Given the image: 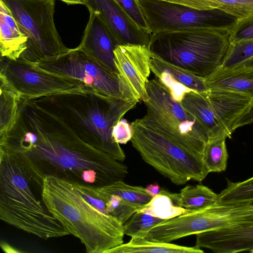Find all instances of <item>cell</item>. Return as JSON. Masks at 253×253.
<instances>
[{"mask_svg": "<svg viewBox=\"0 0 253 253\" xmlns=\"http://www.w3.org/2000/svg\"><path fill=\"white\" fill-rule=\"evenodd\" d=\"M10 149L44 177L99 187L123 180L128 174L126 165L85 142L64 121L40 107L21 117Z\"/></svg>", "mask_w": 253, "mask_h": 253, "instance_id": "obj_1", "label": "cell"}, {"mask_svg": "<svg viewBox=\"0 0 253 253\" xmlns=\"http://www.w3.org/2000/svg\"><path fill=\"white\" fill-rule=\"evenodd\" d=\"M44 178L22 155L0 149V219L45 240L70 234L43 202Z\"/></svg>", "mask_w": 253, "mask_h": 253, "instance_id": "obj_2", "label": "cell"}, {"mask_svg": "<svg viewBox=\"0 0 253 253\" xmlns=\"http://www.w3.org/2000/svg\"><path fill=\"white\" fill-rule=\"evenodd\" d=\"M84 89L32 99L64 121L84 141L124 162L125 153L114 140L112 129L138 102Z\"/></svg>", "mask_w": 253, "mask_h": 253, "instance_id": "obj_3", "label": "cell"}, {"mask_svg": "<svg viewBox=\"0 0 253 253\" xmlns=\"http://www.w3.org/2000/svg\"><path fill=\"white\" fill-rule=\"evenodd\" d=\"M43 202L52 215L84 245L87 253H106L123 243V224L89 203L68 180L43 179Z\"/></svg>", "mask_w": 253, "mask_h": 253, "instance_id": "obj_4", "label": "cell"}, {"mask_svg": "<svg viewBox=\"0 0 253 253\" xmlns=\"http://www.w3.org/2000/svg\"><path fill=\"white\" fill-rule=\"evenodd\" d=\"M229 45V29L189 28L152 33L148 47L165 60L206 79L220 67Z\"/></svg>", "mask_w": 253, "mask_h": 253, "instance_id": "obj_5", "label": "cell"}, {"mask_svg": "<svg viewBox=\"0 0 253 253\" xmlns=\"http://www.w3.org/2000/svg\"><path fill=\"white\" fill-rule=\"evenodd\" d=\"M131 142L142 159L177 185L192 179L202 182L209 173L203 156L143 124L131 123Z\"/></svg>", "mask_w": 253, "mask_h": 253, "instance_id": "obj_6", "label": "cell"}, {"mask_svg": "<svg viewBox=\"0 0 253 253\" xmlns=\"http://www.w3.org/2000/svg\"><path fill=\"white\" fill-rule=\"evenodd\" d=\"M149 98L145 115L139 120L191 151L202 156L208 136L196 119L173 99L157 77L147 84Z\"/></svg>", "mask_w": 253, "mask_h": 253, "instance_id": "obj_7", "label": "cell"}, {"mask_svg": "<svg viewBox=\"0 0 253 253\" xmlns=\"http://www.w3.org/2000/svg\"><path fill=\"white\" fill-rule=\"evenodd\" d=\"M253 223V205L241 203H219L197 211H188L165 220L146 232L143 238L170 243L187 236L234 228Z\"/></svg>", "mask_w": 253, "mask_h": 253, "instance_id": "obj_8", "label": "cell"}, {"mask_svg": "<svg viewBox=\"0 0 253 253\" xmlns=\"http://www.w3.org/2000/svg\"><path fill=\"white\" fill-rule=\"evenodd\" d=\"M0 0L27 37V49L20 59L35 62L70 50L63 43L55 25V0Z\"/></svg>", "mask_w": 253, "mask_h": 253, "instance_id": "obj_9", "label": "cell"}, {"mask_svg": "<svg viewBox=\"0 0 253 253\" xmlns=\"http://www.w3.org/2000/svg\"><path fill=\"white\" fill-rule=\"evenodd\" d=\"M26 61L39 71L78 81L84 87L102 94L135 100L118 73L103 66L78 47L57 56L35 62Z\"/></svg>", "mask_w": 253, "mask_h": 253, "instance_id": "obj_10", "label": "cell"}, {"mask_svg": "<svg viewBox=\"0 0 253 253\" xmlns=\"http://www.w3.org/2000/svg\"><path fill=\"white\" fill-rule=\"evenodd\" d=\"M152 34L189 28L230 29L238 20L218 8L201 10L160 0H137Z\"/></svg>", "mask_w": 253, "mask_h": 253, "instance_id": "obj_11", "label": "cell"}, {"mask_svg": "<svg viewBox=\"0 0 253 253\" xmlns=\"http://www.w3.org/2000/svg\"><path fill=\"white\" fill-rule=\"evenodd\" d=\"M0 80L20 97L35 98L54 94L84 91L83 84L39 71L26 61L0 57Z\"/></svg>", "mask_w": 253, "mask_h": 253, "instance_id": "obj_12", "label": "cell"}, {"mask_svg": "<svg viewBox=\"0 0 253 253\" xmlns=\"http://www.w3.org/2000/svg\"><path fill=\"white\" fill-rule=\"evenodd\" d=\"M114 52L116 68L122 84L137 101H147L152 53L149 47L138 44L118 45Z\"/></svg>", "mask_w": 253, "mask_h": 253, "instance_id": "obj_13", "label": "cell"}, {"mask_svg": "<svg viewBox=\"0 0 253 253\" xmlns=\"http://www.w3.org/2000/svg\"><path fill=\"white\" fill-rule=\"evenodd\" d=\"M84 5L102 19L120 45L148 46L152 33L135 23L115 0H85Z\"/></svg>", "mask_w": 253, "mask_h": 253, "instance_id": "obj_14", "label": "cell"}, {"mask_svg": "<svg viewBox=\"0 0 253 253\" xmlns=\"http://www.w3.org/2000/svg\"><path fill=\"white\" fill-rule=\"evenodd\" d=\"M89 13L84 36L77 47L103 66L118 73L114 51L120 44L102 19L92 11Z\"/></svg>", "mask_w": 253, "mask_h": 253, "instance_id": "obj_15", "label": "cell"}, {"mask_svg": "<svg viewBox=\"0 0 253 253\" xmlns=\"http://www.w3.org/2000/svg\"><path fill=\"white\" fill-rule=\"evenodd\" d=\"M150 67L155 77L168 88L173 99L180 103L187 92H205L209 90L205 78L196 76L153 53Z\"/></svg>", "mask_w": 253, "mask_h": 253, "instance_id": "obj_16", "label": "cell"}, {"mask_svg": "<svg viewBox=\"0 0 253 253\" xmlns=\"http://www.w3.org/2000/svg\"><path fill=\"white\" fill-rule=\"evenodd\" d=\"M195 246L216 253H251L253 250V223L196 234Z\"/></svg>", "mask_w": 253, "mask_h": 253, "instance_id": "obj_17", "label": "cell"}, {"mask_svg": "<svg viewBox=\"0 0 253 253\" xmlns=\"http://www.w3.org/2000/svg\"><path fill=\"white\" fill-rule=\"evenodd\" d=\"M207 92H187L180 103L196 119L206 133L208 139L218 136L231 137L213 114L207 97Z\"/></svg>", "mask_w": 253, "mask_h": 253, "instance_id": "obj_18", "label": "cell"}, {"mask_svg": "<svg viewBox=\"0 0 253 253\" xmlns=\"http://www.w3.org/2000/svg\"><path fill=\"white\" fill-rule=\"evenodd\" d=\"M27 37L21 32L15 19L0 0V57L16 60L27 49Z\"/></svg>", "mask_w": 253, "mask_h": 253, "instance_id": "obj_19", "label": "cell"}, {"mask_svg": "<svg viewBox=\"0 0 253 253\" xmlns=\"http://www.w3.org/2000/svg\"><path fill=\"white\" fill-rule=\"evenodd\" d=\"M205 81L209 88L230 90L253 97V67L216 70Z\"/></svg>", "mask_w": 253, "mask_h": 253, "instance_id": "obj_20", "label": "cell"}, {"mask_svg": "<svg viewBox=\"0 0 253 253\" xmlns=\"http://www.w3.org/2000/svg\"><path fill=\"white\" fill-rule=\"evenodd\" d=\"M163 189L175 205L190 211L203 209L218 201V194L202 184L188 185L179 193Z\"/></svg>", "mask_w": 253, "mask_h": 253, "instance_id": "obj_21", "label": "cell"}, {"mask_svg": "<svg viewBox=\"0 0 253 253\" xmlns=\"http://www.w3.org/2000/svg\"><path fill=\"white\" fill-rule=\"evenodd\" d=\"M203 253L196 247L180 246L170 243L149 241L143 238L132 237L129 242L112 248L106 253Z\"/></svg>", "mask_w": 253, "mask_h": 253, "instance_id": "obj_22", "label": "cell"}, {"mask_svg": "<svg viewBox=\"0 0 253 253\" xmlns=\"http://www.w3.org/2000/svg\"><path fill=\"white\" fill-rule=\"evenodd\" d=\"M225 136L208 139L203 155V161L209 172H221L227 168L228 154Z\"/></svg>", "mask_w": 253, "mask_h": 253, "instance_id": "obj_23", "label": "cell"}, {"mask_svg": "<svg viewBox=\"0 0 253 253\" xmlns=\"http://www.w3.org/2000/svg\"><path fill=\"white\" fill-rule=\"evenodd\" d=\"M98 189L108 195H116L129 203L142 208L152 199L145 188L132 186L120 180L109 185L98 187Z\"/></svg>", "mask_w": 253, "mask_h": 253, "instance_id": "obj_24", "label": "cell"}, {"mask_svg": "<svg viewBox=\"0 0 253 253\" xmlns=\"http://www.w3.org/2000/svg\"><path fill=\"white\" fill-rule=\"evenodd\" d=\"M187 211V210L175 205L162 189L158 195L152 197L148 204L137 211L167 220L182 214Z\"/></svg>", "mask_w": 253, "mask_h": 253, "instance_id": "obj_25", "label": "cell"}, {"mask_svg": "<svg viewBox=\"0 0 253 253\" xmlns=\"http://www.w3.org/2000/svg\"><path fill=\"white\" fill-rule=\"evenodd\" d=\"M0 135L14 124L17 115L19 95L0 81Z\"/></svg>", "mask_w": 253, "mask_h": 253, "instance_id": "obj_26", "label": "cell"}, {"mask_svg": "<svg viewBox=\"0 0 253 253\" xmlns=\"http://www.w3.org/2000/svg\"><path fill=\"white\" fill-rule=\"evenodd\" d=\"M218 202L253 205V176L239 182L227 180L226 187L218 194Z\"/></svg>", "mask_w": 253, "mask_h": 253, "instance_id": "obj_27", "label": "cell"}, {"mask_svg": "<svg viewBox=\"0 0 253 253\" xmlns=\"http://www.w3.org/2000/svg\"><path fill=\"white\" fill-rule=\"evenodd\" d=\"M253 57V39L230 43L222 62L217 70L233 68Z\"/></svg>", "mask_w": 253, "mask_h": 253, "instance_id": "obj_28", "label": "cell"}, {"mask_svg": "<svg viewBox=\"0 0 253 253\" xmlns=\"http://www.w3.org/2000/svg\"><path fill=\"white\" fill-rule=\"evenodd\" d=\"M165 220L149 214L136 211L124 224V234L142 238L154 226Z\"/></svg>", "mask_w": 253, "mask_h": 253, "instance_id": "obj_29", "label": "cell"}, {"mask_svg": "<svg viewBox=\"0 0 253 253\" xmlns=\"http://www.w3.org/2000/svg\"><path fill=\"white\" fill-rule=\"evenodd\" d=\"M104 193L109 197V200L106 204L108 215L117 218L123 224L136 211L141 209L129 203L117 195Z\"/></svg>", "mask_w": 253, "mask_h": 253, "instance_id": "obj_30", "label": "cell"}, {"mask_svg": "<svg viewBox=\"0 0 253 253\" xmlns=\"http://www.w3.org/2000/svg\"><path fill=\"white\" fill-rule=\"evenodd\" d=\"M221 9L238 19L253 14V0H208Z\"/></svg>", "mask_w": 253, "mask_h": 253, "instance_id": "obj_31", "label": "cell"}, {"mask_svg": "<svg viewBox=\"0 0 253 253\" xmlns=\"http://www.w3.org/2000/svg\"><path fill=\"white\" fill-rule=\"evenodd\" d=\"M230 43L253 39V14L238 19L229 30Z\"/></svg>", "mask_w": 253, "mask_h": 253, "instance_id": "obj_32", "label": "cell"}, {"mask_svg": "<svg viewBox=\"0 0 253 253\" xmlns=\"http://www.w3.org/2000/svg\"><path fill=\"white\" fill-rule=\"evenodd\" d=\"M115 0L135 23L140 28L149 31L145 17L137 0Z\"/></svg>", "mask_w": 253, "mask_h": 253, "instance_id": "obj_33", "label": "cell"}, {"mask_svg": "<svg viewBox=\"0 0 253 253\" xmlns=\"http://www.w3.org/2000/svg\"><path fill=\"white\" fill-rule=\"evenodd\" d=\"M112 135L114 140L118 143L126 144L132 137L131 125L126 119H122L114 126Z\"/></svg>", "mask_w": 253, "mask_h": 253, "instance_id": "obj_34", "label": "cell"}, {"mask_svg": "<svg viewBox=\"0 0 253 253\" xmlns=\"http://www.w3.org/2000/svg\"><path fill=\"white\" fill-rule=\"evenodd\" d=\"M185 5L195 8L206 10L217 8L216 4L208 0H160Z\"/></svg>", "mask_w": 253, "mask_h": 253, "instance_id": "obj_35", "label": "cell"}, {"mask_svg": "<svg viewBox=\"0 0 253 253\" xmlns=\"http://www.w3.org/2000/svg\"><path fill=\"white\" fill-rule=\"evenodd\" d=\"M253 123V98L252 104L246 113L242 116L237 124L236 129L244 126Z\"/></svg>", "mask_w": 253, "mask_h": 253, "instance_id": "obj_36", "label": "cell"}, {"mask_svg": "<svg viewBox=\"0 0 253 253\" xmlns=\"http://www.w3.org/2000/svg\"><path fill=\"white\" fill-rule=\"evenodd\" d=\"M145 189L151 197H154L159 193L161 188L157 184H151L147 185Z\"/></svg>", "mask_w": 253, "mask_h": 253, "instance_id": "obj_37", "label": "cell"}, {"mask_svg": "<svg viewBox=\"0 0 253 253\" xmlns=\"http://www.w3.org/2000/svg\"><path fill=\"white\" fill-rule=\"evenodd\" d=\"M0 246L3 250V252L5 253H22V252L18 251L12 246L8 245L7 243H6L4 242H1L0 243Z\"/></svg>", "mask_w": 253, "mask_h": 253, "instance_id": "obj_38", "label": "cell"}, {"mask_svg": "<svg viewBox=\"0 0 253 253\" xmlns=\"http://www.w3.org/2000/svg\"><path fill=\"white\" fill-rule=\"evenodd\" d=\"M236 67H241V68H251L253 67V57L246 61L241 64L237 66ZM235 68V67H234Z\"/></svg>", "mask_w": 253, "mask_h": 253, "instance_id": "obj_39", "label": "cell"}, {"mask_svg": "<svg viewBox=\"0 0 253 253\" xmlns=\"http://www.w3.org/2000/svg\"><path fill=\"white\" fill-rule=\"evenodd\" d=\"M69 4H84L85 0H60Z\"/></svg>", "mask_w": 253, "mask_h": 253, "instance_id": "obj_40", "label": "cell"}, {"mask_svg": "<svg viewBox=\"0 0 253 253\" xmlns=\"http://www.w3.org/2000/svg\"><path fill=\"white\" fill-rule=\"evenodd\" d=\"M251 253H253V250L252 251H251Z\"/></svg>", "mask_w": 253, "mask_h": 253, "instance_id": "obj_41", "label": "cell"}]
</instances>
